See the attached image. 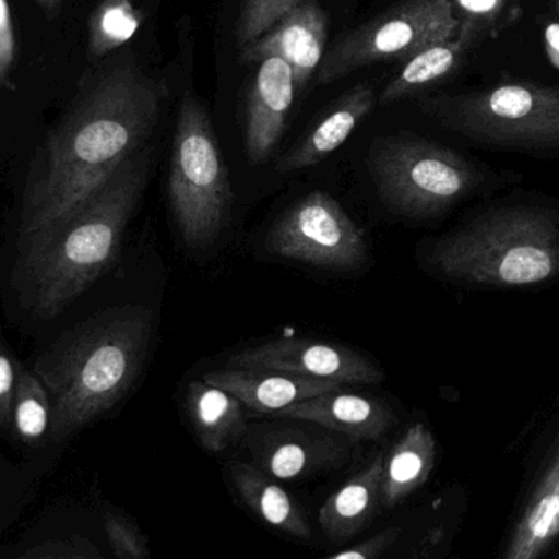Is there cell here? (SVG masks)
<instances>
[{
  "instance_id": "8",
  "label": "cell",
  "mask_w": 559,
  "mask_h": 559,
  "mask_svg": "<svg viewBox=\"0 0 559 559\" xmlns=\"http://www.w3.org/2000/svg\"><path fill=\"white\" fill-rule=\"evenodd\" d=\"M460 32L452 0H404L342 36L319 66L321 84L386 59H409Z\"/></svg>"
},
{
  "instance_id": "25",
  "label": "cell",
  "mask_w": 559,
  "mask_h": 559,
  "mask_svg": "<svg viewBox=\"0 0 559 559\" xmlns=\"http://www.w3.org/2000/svg\"><path fill=\"white\" fill-rule=\"evenodd\" d=\"M302 2L305 0H246L236 26L239 48H245L261 38L282 16Z\"/></svg>"
},
{
  "instance_id": "30",
  "label": "cell",
  "mask_w": 559,
  "mask_h": 559,
  "mask_svg": "<svg viewBox=\"0 0 559 559\" xmlns=\"http://www.w3.org/2000/svg\"><path fill=\"white\" fill-rule=\"evenodd\" d=\"M400 535V527H390L374 535V537L368 538L364 544L352 548V550L341 551V554L325 559H380L384 551L390 550L396 544Z\"/></svg>"
},
{
  "instance_id": "22",
  "label": "cell",
  "mask_w": 559,
  "mask_h": 559,
  "mask_svg": "<svg viewBox=\"0 0 559 559\" xmlns=\"http://www.w3.org/2000/svg\"><path fill=\"white\" fill-rule=\"evenodd\" d=\"M472 41L456 35L449 41L429 46L423 51L407 59L400 74L390 82L378 97V104L390 105L403 98L416 95L429 85L442 81L443 78L455 71L462 62L463 56L468 51Z\"/></svg>"
},
{
  "instance_id": "10",
  "label": "cell",
  "mask_w": 559,
  "mask_h": 559,
  "mask_svg": "<svg viewBox=\"0 0 559 559\" xmlns=\"http://www.w3.org/2000/svg\"><path fill=\"white\" fill-rule=\"evenodd\" d=\"M229 364L251 370L282 371L344 384H377L384 374L347 345L309 338H278L233 355Z\"/></svg>"
},
{
  "instance_id": "14",
  "label": "cell",
  "mask_w": 559,
  "mask_h": 559,
  "mask_svg": "<svg viewBox=\"0 0 559 559\" xmlns=\"http://www.w3.org/2000/svg\"><path fill=\"white\" fill-rule=\"evenodd\" d=\"M274 416L316 424L352 440H378L394 424L393 411L386 404L344 390L301 401Z\"/></svg>"
},
{
  "instance_id": "4",
  "label": "cell",
  "mask_w": 559,
  "mask_h": 559,
  "mask_svg": "<svg viewBox=\"0 0 559 559\" xmlns=\"http://www.w3.org/2000/svg\"><path fill=\"white\" fill-rule=\"evenodd\" d=\"M429 264L466 283L525 286L559 274V216L538 206L486 213L440 239Z\"/></svg>"
},
{
  "instance_id": "33",
  "label": "cell",
  "mask_w": 559,
  "mask_h": 559,
  "mask_svg": "<svg viewBox=\"0 0 559 559\" xmlns=\"http://www.w3.org/2000/svg\"><path fill=\"white\" fill-rule=\"evenodd\" d=\"M545 41H547V52L550 61L559 69V23H551L545 32Z\"/></svg>"
},
{
  "instance_id": "13",
  "label": "cell",
  "mask_w": 559,
  "mask_h": 559,
  "mask_svg": "<svg viewBox=\"0 0 559 559\" xmlns=\"http://www.w3.org/2000/svg\"><path fill=\"white\" fill-rule=\"evenodd\" d=\"M295 95V74L288 62L278 56L262 59L249 91L246 114V153L252 164H262L274 153Z\"/></svg>"
},
{
  "instance_id": "2",
  "label": "cell",
  "mask_w": 559,
  "mask_h": 559,
  "mask_svg": "<svg viewBox=\"0 0 559 559\" xmlns=\"http://www.w3.org/2000/svg\"><path fill=\"white\" fill-rule=\"evenodd\" d=\"M150 169L143 147L84 202L19 245V271L38 318L61 314L115 264Z\"/></svg>"
},
{
  "instance_id": "7",
  "label": "cell",
  "mask_w": 559,
  "mask_h": 559,
  "mask_svg": "<svg viewBox=\"0 0 559 559\" xmlns=\"http://www.w3.org/2000/svg\"><path fill=\"white\" fill-rule=\"evenodd\" d=\"M370 170L388 209L411 218H430L465 199L478 173L455 151L423 138L394 136L371 151Z\"/></svg>"
},
{
  "instance_id": "9",
  "label": "cell",
  "mask_w": 559,
  "mask_h": 559,
  "mask_svg": "<svg viewBox=\"0 0 559 559\" xmlns=\"http://www.w3.org/2000/svg\"><path fill=\"white\" fill-rule=\"evenodd\" d=\"M267 245L280 258L328 271H357L368 259L360 226L325 192H311L289 206Z\"/></svg>"
},
{
  "instance_id": "27",
  "label": "cell",
  "mask_w": 559,
  "mask_h": 559,
  "mask_svg": "<svg viewBox=\"0 0 559 559\" xmlns=\"http://www.w3.org/2000/svg\"><path fill=\"white\" fill-rule=\"evenodd\" d=\"M452 2L460 20L459 35L473 43L483 26L495 22L508 0H452Z\"/></svg>"
},
{
  "instance_id": "21",
  "label": "cell",
  "mask_w": 559,
  "mask_h": 559,
  "mask_svg": "<svg viewBox=\"0 0 559 559\" xmlns=\"http://www.w3.org/2000/svg\"><path fill=\"white\" fill-rule=\"evenodd\" d=\"M436 465V440L424 424H414L384 456L381 508L393 509L429 479Z\"/></svg>"
},
{
  "instance_id": "28",
  "label": "cell",
  "mask_w": 559,
  "mask_h": 559,
  "mask_svg": "<svg viewBox=\"0 0 559 559\" xmlns=\"http://www.w3.org/2000/svg\"><path fill=\"white\" fill-rule=\"evenodd\" d=\"M19 361L10 355L0 341V427L12 429V406L15 397Z\"/></svg>"
},
{
  "instance_id": "23",
  "label": "cell",
  "mask_w": 559,
  "mask_h": 559,
  "mask_svg": "<svg viewBox=\"0 0 559 559\" xmlns=\"http://www.w3.org/2000/svg\"><path fill=\"white\" fill-rule=\"evenodd\" d=\"M52 407L48 391L33 371L19 367L12 406V430L26 445H39L51 430Z\"/></svg>"
},
{
  "instance_id": "12",
  "label": "cell",
  "mask_w": 559,
  "mask_h": 559,
  "mask_svg": "<svg viewBox=\"0 0 559 559\" xmlns=\"http://www.w3.org/2000/svg\"><path fill=\"white\" fill-rule=\"evenodd\" d=\"M328 22L321 7L314 2L299 3L278 20L267 33L241 48V61L259 64L269 56L288 62L295 74L296 92L311 81L324 59Z\"/></svg>"
},
{
  "instance_id": "29",
  "label": "cell",
  "mask_w": 559,
  "mask_h": 559,
  "mask_svg": "<svg viewBox=\"0 0 559 559\" xmlns=\"http://www.w3.org/2000/svg\"><path fill=\"white\" fill-rule=\"evenodd\" d=\"M20 559H104L94 550L88 542L81 538L71 540L52 542L35 548L28 555Z\"/></svg>"
},
{
  "instance_id": "11",
  "label": "cell",
  "mask_w": 559,
  "mask_h": 559,
  "mask_svg": "<svg viewBox=\"0 0 559 559\" xmlns=\"http://www.w3.org/2000/svg\"><path fill=\"white\" fill-rule=\"evenodd\" d=\"M261 427L248 437L255 466L280 481L309 478L341 468L350 460L348 437L316 424Z\"/></svg>"
},
{
  "instance_id": "3",
  "label": "cell",
  "mask_w": 559,
  "mask_h": 559,
  "mask_svg": "<svg viewBox=\"0 0 559 559\" xmlns=\"http://www.w3.org/2000/svg\"><path fill=\"white\" fill-rule=\"evenodd\" d=\"M153 325L146 306L108 309L38 358L33 373L51 400L52 440L68 439L123 400L146 360Z\"/></svg>"
},
{
  "instance_id": "19",
  "label": "cell",
  "mask_w": 559,
  "mask_h": 559,
  "mask_svg": "<svg viewBox=\"0 0 559 559\" xmlns=\"http://www.w3.org/2000/svg\"><path fill=\"white\" fill-rule=\"evenodd\" d=\"M186 407L197 439L210 452H223L246 433L245 404L223 388L192 381Z\"/></svg>"
},
{
  "instance_id": "17",
  "label": "cell",
  "mask_w": 559,
  "mask_h": 559,
  "mask_svg": "<svg viewBox=\"0 0 559 559\" xmlns=\"http://www.w3.org/2000/svg\"><path fill=\"white\" fill-rule=\"evenodd\" d=\"M378 104L377 92L370 84L352 87L342 95L328 114L302 136V140L278 160L282 174L308 169L322 163L348 140L355 128Z\"/></svg>"
},
{
  "instance_id": "1",
  "label": "cell",
  "mask_w": 559,
  "mask_h": 559,
  "mask_svg": "<svg viewBox=\"0 0 559 559\" xmlns=\"http://www.w3.org/2000/svg\"><path fill=\"white\" fill-rule=\"evenodd\" d=\"M169 87L120 58L95 75L56 124L29 170L19 245L61 219L143 150Z\"/></svg>"
},
{
  "instance_id": "24",
  "label": "cell",
  "mask_w": 559,
  "mask_h": 559,
  "mask_svg": "<svg viewBox=\"0 0 559 559\" xmlns=\"http://www.w3.org/2000/svg\"><path fill=\"white\" fill-rule=\"evenodd\" d=\"M141 26V12L133 0H105L91 19L88 46L94 56H104L127 45Z\"/></svg>"
},
{
  "instance_id": "32",
  "label": "cell",
  "mask_w": 559,
  "mask_h": 559,
  "mask_svg": "<svg viewBox=\"0 0 559 559\" xmlns=\"http://www.w3.org/2000/svg\"><path fill=\"white\" fill-rule=\"evenodd\" d=\"M440 540H442V532H430V534L427 535L426 540H424L407 559H432L433 551L439 548Z\"/></svg>"
},
{
  "instance_id": "5",
  "label": "cell",
  "mask_w": 559,
  "mask_h": 559,
  "mask_svg": "<svg viewBox=\"0 0 559 559\" xmlns=\"http://www.w3.org/2000/svg\"><path fill=\"white\" fill-rule=\"evenodd\" d=\"M169 200L177 228L190 249H205L218 241L231 215V182L212 121L189 91L180 102L174 134Z\"/></svg>"
},
{
  "instance_id": "35",
  "label": "cell",
  "mask_w": 559,
  "mask_h": 559,
  "mask_svg": "<svg viewBox=\"0 0 559 559\" xmlns=\"http://www.w3.org/2000/svg\"><path fill=\"white\" fill-rule=\"evenodd\" d=\"M555 3H557L558 10H559V0H555Z\"/></svg>"
},
{
  "instance_id": "34",
  "label": "cell",
  "mask_w": 559,
  "mask_h": 559,
  "mask_svg": "<svg viewBox=\"0 0 559 559\" xmlns=\"http://www.w3.org/2000/svg\"><path fill=\"white\" fill-rule=\"evenodd\" d=\"M41 5V9L48 13L49 16L58 13L59 7H61L62 0H36Z\"/></svg>"
},
{
  "instance_id": "18",
  "label": "cell",
  "mask_w": 559,
  "mask_h": 559,
  "mask_svg": "<svg viewBox=\"0 0 559 559\" xmlns=\"http://www.w3.org/2000/svg\"><path fill=\"white\" fill-rule=\"evenodd\" d=\"M384 455L378 453L341 489L329 496L319 511V524L329 540L341 542L364 531L381 508Z\"/></svg>"
},
{
  "instance_id": "6",
  "label": "cell",
  "mask_w": 559,
  "mask_h": 559,
  "mask_svg": "<svg viewBox=\"0 0 559 559\" xmlns=\"http://www.w3.org/2000/svg\"><path fill=\"white\" fill-rule=\"evenodd\" d=\"M424 110L469 140L519 150H559V85L511 82L430 98Z\"/></svg>"
},
{
  "instance_id": "20",
  "label": "cell",
  "mask_w": 559,
  "mask_h": 559,
  "mask_svg": "<svg viewBox=\"0 0 559 559\" xmlns=\"http://www.w3.org/2000/svg\"><path fill=\"white\" fill-rule=\"evenodd\" d=\"M229 475L239 498L265 524L302 540L311 537V527L305 512L272 476L245 462H233Z\"/></svg>"
},
{
  "instance_id": "16",
  "label": "cell",
  "mask_w": 559,
  "mask_h": 559,
  "mask_svg": "<svg viewBox=\"0 0 559 559\" xmlns=\"http://www.w3.org/2000/svg\"><path fill=\"white\" fill-rule=\"evenodd\" d=\"M559 537V437L499 559H540Z\"/></svg>"
},
{
  "instance_id": "26",
  "label": "cell",
  "mask_w": 559,
  "mask_h": 559,
  "mask_svg": "<svg viewBox=\"0 0 559 559\" xmlns=\"http://www.w3.org/2000/svg\"><path fill=\"white\" fill-rule=\"evenodd\" d=\"M105 534L111 550L120 559H150L146 538L140 528L117 512L107 511L104 515Z\"/></svg>"
},
{
  "instance_id": "15",
  "label": "cell",
  "mask_w": 559,
  "mask_h": 559,
  "mask_svg": "<svg viewBox=\"0 0 559 559\" xmlns=\"http://www.w3.org/2000/svg\"><path fill=\"white\" fill-rule=\"evenodd\" d=\"M203 380L235 394L248 409L272 414V416L301 401H308L331 391L344 390L342 384L332 383V381L296 377L282 371L238 367L210 371Z\"/></svg>"
},
{
  "instance_id": "31",
  "label": "cell",
  "mask_w": 559,
  "mask_h": 559,
  "mask_svg": "<svg viewBox=\"0 0 559 559\" xmlns=\"http://www.w3.org/2000/svg\"><path fill=\"white\" fill-rule=\"evenodd\" d=\"M15 59V33H13L12 12L7 0H0V87L9 78L10 68Z\"/></svg>"
}]
</instances>
